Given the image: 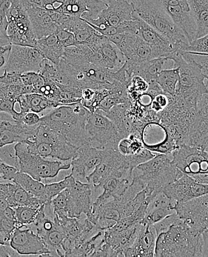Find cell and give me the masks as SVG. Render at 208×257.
Returning a JSON list of instances; mask_svg holds the SVG:
<instances>
[{
  "mask_svg": "<svg viewBox=\"0 0 208 257\" xmlns=\"http://www.w3.org/2000/svg\"><path fill=\"white\" fill-rule=\"evenodd\" d=\"M20 256L10 245H0V256Z\"/></svg>",
  "mask_w": 208,
  "mask_h": 257,
  "instance_id": "b9f144b4",
  "label": "cell"
},
{
  "mask_svg": "<svg viewBox=\"0 0 208 257\" xmlns=\"http://www.w3.org/2000/svg\"><path fill=\"white\" fill-rule=\"evenodd\" d=\"M172 161L183 174L208 185V152L183 146L172 152Z\"/></svg>",
  "mask_w": 208,
  "mask_h": 257,
  "instance_id": "9c48e42d",
  "label": "cell"
},
{
  "mask_svg": "<svg viewBox=\"0 0 208 257\" xmlns=\"http://www.w3.org/2000/svg\"><path fill=\"white\" fill-rule=\"evenodd\" d=\"M24 6L37 40L55 33L58 26L53 20L49 12L35 6Z\"/></svg>",
  "mask_w": 208,
  "mask_h": 257,
  "instance_id": "cb8c5ba5",
  "label": "cell"
},
{
  "mask_svg": "<svg viewBox=\"0 0 208 257\" xmlns=\"http://www.w3.org/2000/svg\"><path fill=\"white\" fill-rule=\"evenodd\" d=\"M184 146L205 149L208 146V91L200 98Z\"/></svg>",
  "mask_w": 208,
  "mask_h": 257,
  "instance_id": "d6986e66",
  "label": "cell"
},
{
  "mask_svg": "<svg viewBox=\"0 0 208 257\" xmlns=\"http://www.w3.org/2000/svg\"><path fill=\"white\" fill-rule=\"evenodd\" d=\"M132 174L144 184L147 200L162 192L165 187L179 178L183 173L172 161V154H157L148 161L139 165Z\"/></svg>",
  "mask_w": 208,
  "mask_h": 257,
  "instance_id": "3957f363",
  "label": "cell"
},
{
  "mask_svg": "<svg viewBox=\"0 0 208 257\" xmlns=\"http://www.w3.org/2000/svg\"><path fill=\"white\" fill-rule=\"evenodd\" d=\"M195 24V39L201 38L208 34V0H187Z\"/></svg>",
  "mask_w": 208,
  "mask_h": 257,
  "instance_id": "f1b7e54d",
  "label": "cell"
},
{
  "mask_svg": "<svg viewBox=\"0 0 208 257\" xmlns=\"http://www.w3.org/2000/svg\"><path fill=\"white\" fill-rule=\"evenodd\" d=\"M188 53L190 54V57H191L192 60L198 64V66L201 68V72L205 76L206 80H207L205 84L208 91V54L195 52Z\"/></svg>",
  "mask_w": 208,
  "mask_h": 257,
  "instance_id": "8d00e7d4",
  "label": "cell"
},
{
  "mask_svg": "<svg viewBox=\"0 0 208 257\" xmlns=\"http://www.w3.org/2000/svg\"><path fill=\"white\" fill-rule=\"evenodd\" d=\"M12 182L18 184L26 191L40 199L42 204L51 205L46 196V185L41 181L35 180L26 173L18 171Z\"/></svg>",
  "mask_w": 208,
  "mask_h": 257,
  "instance_id": "f546056e",
  "label": "cell"
},
{
  "mask_svg": "<svg viewBox=\"0 0 208 257\" xmlns=\"http://www.w3.org/2000/svg\"><path fill=\"white\" fill-rule=\"evenodd\" d=\"M185 51L208 54V34L189 43Z\"/></svg>",
  "mask_w": 208,
  "mask_h": 257,
  "instance_id": "d590c367",
  "label": "cell"
},
{
  "mask_svg": "<svg viewBox=\"0 0 208 257\" xmlns=\"http://www.w3.org/2000/svg\"><path fill=\"white\" fill-rule=\"evenodd\" d=\"M90 111L80 102L60 105L41 116L40 124L48 126L80 148L87 143L85 122Z\"/></svg>",
  "mask_w": 208,
  "mask_h": 257,
  "instance_id": "7a4b0ae2",
  "label": "cell"
},
{
  "mask_svg": "<svg viewBox=\"0 0 208 257\" xmlns=\"http://www.w3.org/2000/svg\"><path fill=\"white\" fill-rule=\"evenodd\" d=\"M68 184H69V175L65 177L64 180H61V181L54 182V183L46 184V196H47L48 202L51 203L53 198L55 197L56 196L61 193L63 190L68 188Z\"/></svg>",
  "mask_w": 208,
  "mask_h": 257,
  "instance_id": "836d02e7",
  "label": "cell"
},
{
  "mask_svg": "<svg viewBox=\"0 0 208 257\" xmlns=\"http://www.w3.org/2000/svg\"><path fill=\"white\" fill-rule=\"evenodd\" d=\"M37 126L25 125L9 113L0 112V149L32 138Z\"/></svg>",
  "mask_w": 208,
  "mask_h": 257,
  "instance_id": "ffe728a7",
  "label": "cell"
},
{
  "mask_svg": "<svg viewBox=\"0 0 208 257\" xmlns=\"http://www.w3.org/2000/svg\"><path fill=\"white\" fill-rule=\"evenodd\" d=\"M177 216L199 233L208 229V194L174 207Z\"/></svg>",
  "mask_w": 208,
  "mask_h": 257,
  "instance_id": "4fadbf2b",
  "label": "cell"
},
{
  "mask_svg": "<svg viewBox=\"0 0 208 257\" xmlns=\"http://www.w3.org/2000/svg\"><path fill=\"white\" fill-rule=\"evenodd\" d=\"M40 119H41V116H40L39 113L29 111L23 115L20 121L25 125L33 127V126H37L40 124Z\"/></svg>",
  "mask_w": 208,
  "mask_h": 257,
  "instance_id": "f35d334b",
  "label": "cell"
},
{
  "mask_svg": "<svg viewBox=\"0 0 208 257\" xmlns=\"http://www.w3.org/2000/svg\"><path fill=\"white\" fill-rule=\"evenodd\" d=\"M179 79V69L178 67L163 69L156 78V82L159 85L163 93L173 96L176 93L177 84Z\"/></svg>",
  "mask_w": 208,
  "mask_h": 257,
  "instance_id": "4dcf8cb0",
  "label": "cell"
},
{
  "mask_svg": "<svg viewBox=\"0 0 208 257\" xmlns=\"http://www.w3.org/2000/svg\"><path fill=\"white\" fill-rule=\"evenodd\" d=\"M133 12L161 35L170 40L177 50L185 51L189 41L181 29L163 9L150 0H129Z\"/></svg>",
  "mask_w": 208,
  "mask_h": 257,
  "instance_id": "277c9868",
  "label": "cell"
},
{
  "mask_svg": "<svg viewBox=\"0 0 208 257\" xmlns=\"http://www.w3.org/2000/svg\"><path fill=\"white\" fill-rule=\"evenodd\" d=\"M9 245L20 255L40 256H55L43 239L28 225L16 227L12 233Z\"/></svg>",
  "mask_w": 208,
  "mask_h": 257,
  "instance_id": "7c38bea8",
  "label": "cell"
},
{
  "mask_svg": "<svg viewBox=\"0 0 208 257\" xmlns=\"http://www.w3.org/2000/svg\"><path fill=\"white\" fill-rule=\"evenodd\" d=\"M139 27L137 35L144 40L147 44L150 45L155 51L156 57H168L173 52L177 51L175 46L170 43L160 33L155 30L151 26L144 23L143 20L139 17Z\"/></svg>",
  "mask_w": 208,
  "mask_h": 257,
  "instance_id": "7402d4cb",
  "label": "cell"
},
{
  "mask_svg": "<svg viewBox=\"0 0 208 257\" xmlns=\"http://www.w3.org/2000/svg\"><path fill=\"white\" fill-rule=\"evenodd\" d=\"M44 59L34 47L12 45L4 73L18 75L27 72L40 73Z\"/></svg>",
  "mask_w": 208,
  "mask_h": 257,
  "instance_id": "30bf717a",
  "label": "cell"
},
{
  "mask_svg": "<svg viewBox=\"0 0 208 257\" xmlns=\"http://www.w3.org/2000/svg\"><path fill=\"white\" fill-rule=\"evenodd\" d=\"M12 45L0 47V76L4 73L5 67L9 59Z\"/></svg>",
  "mask_w": 208,
  "mask_h": 257,
  "instance_id": "ab89813d",
  "label": "cell"
},
{
  "mask_svg": "<svg viewBox=\"0 0 208 257\" xmlns=\"http://www.w3.org/2000/svg\"><path fill=\"white\" fill-rule=\"evenodd\" d=\"M163 192L167 197L176 201V203H183L208 194V185L198 182L190 176L183 174L179 178L165 187Z\"/></svg>",
  "mask_w": 208,
  "mask_h": 257,
  "instance_id": "ac0fdd59",
  "label": "cell"
},
{
  "mask_svg": "<svg viewBox=\"0 0 208 257\" xmlns=\"http://www.w3.org/2000/svg\"><path fill=\"white\" fill-rule=\"evenodd\" d=\"M107 151L96 149L88 144L80 146L71 160V175L80 181L86 180L87 176L103 161Z\"/></svg>",
  "mask_w": 208,
  "mask_h": 257,
  "instance_id": "e0dca14e",
  "label": "cell"
},
{
  "mask_svg": "<svg viewBox=\"0 0 208 257\" xmlns=\"http://www.w3.org/2000/svg\"><path fill=\"white\" fill-rule=\"evenodd\" d=\"M168 59L166 57L153 59L144 62H125L124 64L125 71L130 79L134 76H139L147 81L148 83L156 82V78L159 73L163 70Z\"/></svg>",
  "mask_w": 208,
  "mask_h": 257,
  "instance_id": "603a6c76",
  "label": "cell"
},
{
  "mask_svg": "<svg viewBox=\"0 0 208 257\" xmlns=\"http://www.w3.org/2000/svg\"><path fill=\"white\" fill-rule=\"evenodd\" d=\"M107 37L122 51L127 62H141L157 58L152 47L137 34L123 33Z\"/></svg>",
  "mask_w": 208,
  "mask_h": 257,
  "instance_id": "8fae6325",
  "label": "cell"
},
{
  "mask_svg": "<svg viewBox=\"0 0 208 257\" xmlns=\"http://www.w3.org/2000/svg\"><path fill=\"white\" fill-rule=\"evenodd\" d=\"M36 48L45 59L58 65L64 54L65 48L60 43L55 34L46 36L36 41Z\"/></svg>",
  "mask_w": 208,
  "mask_h": 257,
  "instance_id": "83f0119b",
  "label": "cell"
},
{
  "mask_svg": "<svg viewBox=\"0 0 208 257\" xmlns=\"http://www.w3.org/2000/svg\"><path fill=\"white\" fill-rule=\"evenodd\" d=\"M144 149L142 140L133 135H130L128 137L121 139L117 146L119 153L125 156L138 154Z\"/></svg>",
  "mask_w": 208,
  "mask_h": 257,
  "instance_id": "1f68e13d",
  "label": "cell"
},
{
  "mask_svg": "<svg viewBox=\"0 0 208 257\" xmlns=\"http://www.w3.org/2000/svg\"><path fill=\"white\" fill-rule=\"evenodd\" d=\"M202 235L203 246L201 257H208V229L201 233Z\"/></svg>",
  "mask_w": 208,
  "mask_h": 257,
  "instance_id": "ee69618b",
  "label": "cell"
},
{
  "mask_svg": "<svg viewBox=\"0 0 208 257\" xmlns=\"http://www.w3.org/2000/svg\"><path fill=\"white\" fill-rule=\"evenodd\" d=\"M156 236L157 234L154 225L142 222L137 236L131 247H129L127 250L125 256H154Z\"/></svg>",
  "mask_w": 208,
  "mask_h": 257,
  "instance_id": "44dd1931",
  "label": "cell"
},
{
  "mask_svg": "<svg viewBox=\"0 0 208 257\" xmlns=\"http://www.w3.org/2000/svg\"><path fill=\"white\" fill-rule=\"evenodd\" d=\"M87 143L102 150H118L121 137L113 121L102 110L90 112L85 122Z\"/></svg>",
  "mask_w": 208,
  "mask_h": 257,
  "instance_id": "8992f818",
  "label": "cell"
},
{
  "mask_svg": "<svg viewBox=\"0 0 208 257\" xmlns=\"http://www.w3.org/2000/svg\"><path fill=\"white\" fill-rule=\"evenodd\" d=\"M6 20V34L11 44L36 48L37 39L22 0H12Z\"/></svg>",
  "mask_w": 208,
  "mask_h": 257,
  "instance_id": "52a82bcc",
  "label": "cell"
},
{
  "mask_svg": "<svg viewBox=\"0 0 208 257\" xmlns=\"http://www.w3.org/2000/svg\"><path fill=\"white\" fill-rule=\"evenodd\" d=\"M89 47L96 48L100 51L103 57L104 67L105 68L116 71L122 68L126 62L122 51L105 36L99 43Z\"/></svg>",
  "mask_w": 208,
  "mask_h": 257,
  "instance_id": "4316f807",
  "label": "cell"
},
{
  "mask_svg": "<svg viewBox=\"0 0 208 257\" xmlns=\"http://www.w3.org/2000/svg\"><path fill=\"white\" fill-rule=\"evenodd\" d=\"M104 1L105 2V3H108V2H109V1H111V0H104ZM127 1H128L129 2V0H127Z\"/></svg>",
  "mask_w": 208,
  "mask_h": 257,
  "instance_id": "f6af8a7d",
  "label": "cell"
},
{
  "mask_svg": "<svg viewBox=\"0 0 208 257\" xmlns=\"http://www.w3.org/2000/svg\"><path fill=\"white\" fill-rule=\"evenodd\" d=\"M69 194L70 205L68 216L80 218L82 214L86 217L91 216L92 211L94 188L91 184L76 180L69 174V184L67 188Z\"/></svg>",
  "mask_w": 208,
  "mask_h": 257,
  "instance_id": "5bb4252c",
  "label": "cell"
},
{
  "mask_svg": "<svg viewBox=\"0 0 208 257\" xmlns=\"http://www.w3.org/2000/svg\"><path fill=\"white\" fill-rule=\"evenodd\" d=\"M6 23L0 26V47L12 45L9 42L7 34H6Z\"/></svg>",
  "mask_w": 208,
  "mask_h": 257,
  "instance_id": "7bdbcfd3",
  "label": "cell"
},
{
  "mask_svg": "<svg viewBox=\"0 0 208 257\" xmlns=\"http://www.w3.org/2000/svg\"><path fill=\"white\" fill-rule=\"evenodd\" d=\"M164 11L181 29L189 43L195 40L196 24L187 0H150Z\"/></svg>",
  "mask_w": 208,
  "mask_h": 257,
  "instance_id": "9a60e30c",
  "label": "cell"
},
{
  "mask_svg": "<svg viewBox=\"0 0 208 257\" xmlns=\"http://www.w3.org/2000/svg\"><path fill=\"white\" fill-rule=\"evenodd\" d=\"M204 150L207 151V152H208V146L207 148H206L205 149H204Z\"/></svg>",
  "mask_w": 208,
  "mask_h": 257,
  "instance_id": "bcb514c9",
  "label": "cell"
},
{
  "mask_svg": "<svg viewBox=\"0 0 208 257\" xmlns=\"http://www.w3.org/2000/svg\"><path fill=\"white\" fill-rule=\"evenodd\" d=\"M176 204V201L167 197L163 191L159 193L148 202L142 222L145 224L154 225L169 215L175 213L174 207Z\"/></svg>",
  "mask_w": 208,
  "mask_h": 257,
  "instance_id": "d4e9b609",
  "label": "cell"
},
{
  "mask_svg": "<svg viewBox=\"0 0 208 257\" xmlns=\"http://www.w3.org/2000/svg\"><path fill=\"white\" fill-rule=\"evenodd\" d=\"M132 171L128 156L122 155L118 150H108L103 161L87 176L86 180L96 191L110 179L128 177Z\"/></svg>",
  "mask_w": 208,
  "mask_h": 257,
  "instance_id": "ba28073f",
  "label": "cell"
},
{
  "mask_svg": "<svg viewBox=\"0 0 208 257\" xmlns=\"http://www.w3.org/2000/svg\"><path fill=\"white\" fill-rule=\"evenodd\" d=\"M14 208H15L17 223L20 227L33 225L37 219V214L40 210V207L36 208V207L25 206V205L17 206Z\"/></svg>",
  "mask_w": 208,
  "mask_h": 257,
  "instance_id": "d6a6232c",
  "label": "cell"
},
{
  "mask_svg": "<svg viewBox=\"0 0 208 257\" xmlns=\"http://www.w3.org/2000/svg\"><path fill=\"white\" fill-rule=\"evenodd\" d=\"M54 34L65 48L70 46H77V43L74 34L70 32L69 31L58 26Z\"/></svg>",
  "mask_w": 208,
  "mask_h": 257,
  "instance_id": "e575fe53",
  "label": "cell"
},
{
  "mask_svg": "<svg viewBox=\"0 0 208 257\" xmlns=\"http://www.w3.org/2000/svg\"><path fill=\"white\" fill-rule=\"evenodd\" d=\"M155 257H201L202 235L172 213L154 225Z\"/></svg>",
  "mask_w": 208,
  "mask_h": 257,
  "instance_id": "6da1fadb",
  "label": "cell"
},
{
  "mask_svg": "<svg viewBox=\"0 0 208 257\" xmlns=\"http://www.w3.org/2000/svg\"><path fill=\"white\" fill-rule=\"evenodd\" d=\"M0 191H2L4 194V197L7 199L10 206L13 208L21 206V205L39 208L43 205L40 199L34 197L15 182L13 183L0 182Z\"/></svg>",
  "mask_w": 208,
  "mask_h": 257,
  "instance_id": "484cf974",
  "label": "cell"
},
{
  "mask_svg": "<svg viewBox=\"0 0 208 257\" xmlns=\"http://www.w3.org/2000/svg\"><path fill=\"white\" fill-rule=\"evenodd\" d=\"M18 171L16 167L7 164L0 158V182L12 181Z\"/></svg>",
  "mask_w": 208,
  "mask_h": 257,
  "instance_id": "74e56055",
  "label": "cell"
},
{
  "mask_svg": "<svg viewBox=\"0 0 208 257\" xmlns=\"http://www.w3.org/2000/svg\"><path fill=\"white\" fill-rule=\"evenodd\" d=\"M15 167L20 172L29 174L35 180L54 178L62 170L71 168V163L57 160H47L45 157L33 154L26 142L15 143Z\"/></svg>",
  "mask_w": 208,
  "mask_h": 257,
  "instance_id": "5b68a950",
  "label": "cell"
},
{
  "mask_svg": "<svg viewBox=\"0 0 208 257\" xmlns=\"http://www.w3.org/2000/svg\"><path fill=\"white\" fill-rule=\"evenodd\" d=\"M107 7L96 19L90 21L85 20L96 31L118 26L127 20H133V10L131 5L127 0H111L107 3Z\"/></svg>",
  "mask_w": 208,
  "mask_h": 257,
  "instance_id": "2e32d148",
  "label": "cell"
},
{
  "mask_svg": "<svg viewBox=\"0 0 208 257\" xmlns=\"http://www.w3.org/2000/svg\"><path fill=\"white\" fill-rule=\"evenodd\" d=\"M12 3V0H0V26L7 23L6 16Z\"/></svg>",
  "mask_w": 208,
  "mask_h": 257,
  "instance_id": "60d3db41",
  "label": "cell"
}]
</instances>
